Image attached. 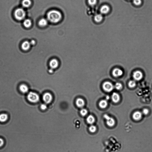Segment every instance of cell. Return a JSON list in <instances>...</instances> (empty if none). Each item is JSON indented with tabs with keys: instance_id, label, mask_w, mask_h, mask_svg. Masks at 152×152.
I'll list each match as a JSON object with an SVG mask.
<instances>
[{
	"instance_id": "obj_30",
	"label": "cell",
	"mask_w": 152,
	"mask_h": 152,
	"mask_svg": "<svg viewBox=\"0 0 152 152\" xmlns=\"http://www.w3.org/2000/svg\"><path fill=\"white\" fill-rule=\"evenodd\" d=\"M41 108L42 110H45L47 108V106L46 105L43 104L41 105Z\"/></svg>"
},
{
	"instance_id": "obj_4",
	"label": "cell",
	"mask_w": 152,
	"mask_h": 152,
	"mask_svg": "<svg viewBox=\"0 0 152 152\" xmlns=\"http://www.w3.org/2000/svg\"><path fill=\"white\" fill-rule=\"evenodd\" d=\"M103 90L106 92H111L114 89V86L113 84L109 81H106L102 85Z\"/></svg>"
},
{
	"instance_id": "obj_1",
	"label": "cell",
	"mask_w": 152,
	"mask_h": 152,
	"mask_svg": "<svg viewBox=\"0 0 152 152\" xmlns=\"http://www.w3.org/2000/svg\"><path fill=\"white\" fill-rule=\"evenodd\" d=\"M62 14L56 10H50L47 14V18L49 21L54 23L58 22L62 18Z\"/></svg>"
},
{
	"instance_id": "obj_29",
	"label": "cell",
	"mask_w": 152,
	"mask_h": 152,
	"mask_svg": "<svg viewBox=\"0 0 152 152\" xmlns=\"http://www.w3.org/2000/svg\"><path fill=\"white\" fill-rule=\"evenodd\" d=\"M149 111L147 108H145L143 109L142 111V114L144 115H147L149 114Z\"/></svg>"
},
{
	"instance_id": "obj_31",
	"label": "cell",
	"mask_w": 152,
	"mask_h": 152,
	"mask_svg": "<svg viewBox=\"0 0 152 152\" xmlns=\"http://www.w3.org/2000/svg\"><path fill=\"white\" fill-rule=\"evenodd\" d=\"M4 143V142L3 140L2 139L0 138V147L3 146Z\"/></svg>"
},
{
	"instance_id": "obj_24",
	"label": "cell",
	"mask_w": 152,
	"mask_h": 152,
	"mask_svg": "<svg viewBox=\"0 0 152 152\" xmlns=\"http://www.w3.org/2000/svg\"><path fill=\"white\" fill-rule=\"evenodd\" d=\"M89 131L91 133H94L96 132V126L94 125H91L90 126L89 128Z\"/></svg>"
},
{
	"instance_id": "obj_11",
	"label": "cell",
	"mask_w": 152,
	"mask_h": 152,
	"mask_svg": "<svg viewBox=\"0 0 152 152\" xmlns=\"http://www.w3.org/2000/svg\"><path fill=\"white\" fill-rule=\"evenodd\" d=\"M111 99L112 101L115 103H117L120 100V96L119 94L116 92H114L112 95Z\"/></svg>"
},
{
	"instance_id": "obj_22",
	"label": "cell",
	"mask_w": 152,
	"mask_h": 152,
	"mask_svg": "<svg viewBox=\"0 0 152 152\" xmlns=\"http://www.w3.org/2000/svg\"><path fill=\"white\" fill-rule=\"evenodd\" d=\"M103 19V16L101 14H96L94 17V20L96 22H100Z\"/></svg>"
},
{
	"instance_id": "obj_28",
	"label": "cell",
	"mask_w": 152,
	"mask_h": 152,
	"mask_svg": "<svg viewBox=\"0 0 152 152\" xmlns=\"http://www.w3.org/2000/svg\"><path fill=\"white\" fill-rule=\"evenodd\" d=\"M134 4L136 6H139L141 5L142 3L141 0H133Z\"/></svg>"
},
{
	"instance_id": "obj_5",
	"label": "cell",
	"mask_w": 152,
	"mask_h": 152,
	"mask_svg": "<svg viewBox=\"0 0 152 152\" xmlns=\"http://www.w3.org/2000/svg\"><path fill=\"white\" fill-rule=\"evenodd\" d=\"M103 117L106 120V123L108 126L112 127L115 125V121L114 118L109 117L107 114H104L103 116Z\"/></svg>"
},
{
	"instance_id": "obj_26",
	"label": "cell",
	"mask_w": 152,
	"mask_h": 152,
	"mask_svg": "<svg viewBox=\"0 0 152 152\" xmlns=\"http://www.w3.org/2000/svg\"><path fill=\"white\" fill-rule=\"evenodd\" d=\"M87 110L84 108H83L80 111V114L83 116H85L87 114Z\"/></svg>"
},
{
	"instance_id": "obj_7",
	"label": "cell",
	"mask_w": 152,
	"mask_h": 152,
	"mask_svg": "<svg viewBox=\"0 0 152 152\" xmlns=\"http://www.w3.org/2000/svg\"><path fill=\"white\" fill-rule=\"evenodd\" d=\"M143 76V73L141 71H137L133 73V77L135 80L139 81L141 80Z\"/></svg>"
},
{
	"instance_id": "obj_2",
	"label": "cell",
	"mask_w": 152,
	"mask_h": 152,
	"mask_svg": "<svg viewBox=\"0 0 152 152\" xmlns=\"http://www.w3.org/2000/svg\"><path fill=\"white\" fill-rule=\"evenodd\" d=\"M26 15V12L23 8H18L15 10L14 12V17L17 20H23L25 18Z\"/></svg>"
},
{
	"instance_id": "obj_10",
	"label": "cell",
	"mask_w": 152,
	"mask_h": 152,
	"mask_svg": "<svg viewBox=\"0 0 152 152\" xmlns=\"http://www.w3.org/2000/svg\"><path fill=\"white\" fill-rule=\"evenodd\" d=\"M31 46L30 42L27 41H25L22 44L21 47L23 50L25 51H27L30 49Z\"/></svg>"
},
{
	"instance_id": "obj_18",
	"label": "cell",
	"mask_w": 152,
	"mask_h": 152,
	"mask_svg": "<svg viewBox=\"0 0 152 152\" xmlns=\"http://www.w3.org/2000/svg\"><path fill=\"white\" fill-rule=\"evenodd\" d=\"M32 4L30 0H23L22 2V5L24 8H27L30 7Z\"/></svg>"
},
{
	"instance_id": "obj_32",
	"label": "cell",
	"mask_w": 152,
	"mask_h": 152,
	"mask_svg": "<svg viewBox=\"0 0 152 152\" xmlns=\"http://www.w3.org/2000/svg\"><path fill=\"white\" fill-rule=\"evenodd\" d=\"M30 43L31 45H34L35 44V41L34 40H32L31 41Z\"/></svg>"
},
{
	"instance_id": "obj_14",
	"label": "cell",
	"mask_w": 152,
	"mask_h": 152,
	"mask_svg": "<svg viewBox=\"0 0 152 152\" xmlns=\"http://www.w3.org/2000/svg\"><path fill=\"white\" fill-rule=\"evenodd\" d=\"M49 65L51 69H55L58 66V62L56 59H54L50 61Z\"/></svg>"
},
{
	"instance_id": "obj_8",
	"label": "cell",
	"mask_w": 152,
	"mask_h": 152,
	"mask_svg": "<svg viewBox=\"0 0 152 152\" xmlns=\"http://www.w3.org/2000/svg\"><path fill=\"white\" fill-rule=\"evenodd\" d=\"M142 113L141 112L137 111H135L132 114V118L136 121L140 120L142 118Z\"/></svg>"
},
{
	"instance_id": "obj_16",
	"label": "cell",
	"mask_w": 152,
	"mask_h": 152,
	"mask_svg": "<svg viewBox=\"0 0 152 152\" xmlns=\"http://www.w3.org/2000/svg\"><path fill=\"white\" fill-rule=\"evenodd\" d=\"M99 105L101 108L104 109L108 106V102L106 100H102L99 102Z\"/></svg>"
},
{
	"instance_id": "obj_15",
	"label": "cell",
	"mask_w": 152,
	"mask_h": 152,
	"mask_svg": "<svg viewBox=\"0 0 152 152\" xmlns=\"http://www.w3.org/2000/svg\"><path fill=\"white\" fill-rule=\"evenodd\" d=\"M76 104L77 107L79 108H82L85 105V102L82 99L78 98L76 101Z\"/></svg>"
},
{
	"instance_id": "obj_34",
	"label": "cell",
	"mask_w": 152,
	"mask_h": 152,
	"mask_svg": "<svg viewBox=\"0 0 152 152\" xmlns=\"http://www.w3.org/2000/svg\"><path fill=\"white\" fill-rule=\"evenodd\" d=\"M53 70L52 69H50L49 70V72L51 73H53Z\"/></svg>"
},
{
	"instance_id": "obj_21",
	"label": "cell",
	"mask_w": 152,
	"mask_h": 152,
	"mask_svg": "<svg viewBox=\"0 0 152 152\" xmlns=\"http://www.w3.org/2000/svg\"><path fill=\"white\" fill-rule=\"evenodd\" d=\"M8 119V116L7 114H0V122H6Z\"/></svg>"
},
{
	"instance_id": "obj_3",
	"label": "cell",
	"mask_w": 152,
	"mask_h": 152,
	"mask_svg": "<svg viewBox=\"0 0 152 152\" xmlns=\"http://www.w3.org/2000/svg\"><path fill=\"white\" fill-rule=\"evenodd\" d=\"M27 98L30 102L35 103L38 102L40 99L39 96L34 92H30L28 94Z\"/></svg>"
},
{
	"instance_id": "obj_27",
	"label": "cell",
	"mask_w": 152,
	"mask_h": 152,
	"mask_svg": "<svg viewBox=\"0 0 152 152\" xmlns=\"http://www.w3.org/2000/svg\"><path fill=\"white\" fill-rule=\"evenodd\" d=\"M97 0H88L89 4L91 6H94L96 4Z\"/></svg>"
},
{
	"instance_id": "obj_33",
	"label": "cell",
	"mask_w": 152,
	"mask_h": 152,
	"mask_svg": "<svg viewBox=\"0 0 152 152\" xmlns=\"http://www.w3.org/2000/svg\"><path fill=\"white\" fill-rule=\"evenodd\" d=\"M106 99L107 101V100H109L110 99V96H108V95H107V96H106Z\"/></svg>"
},
{
	"instance_id": "obj_13",
	"label": "cell",
	"mask_w": 152,
	"mask_h": 152,
	"mask_svg": "<svg viewBox=\"0 0 152 152\" xmlns=\"http://www.w3.org/2000/svg\"><path fill=\"white\" fill-rule=\"evenodd\" d=\"M19 90L23 93H26L28 92L29 88L26 84H22L19 86Z\"/></svg>"
},
{
	"instance_id": "obj_25",
	"label": "cell",
	"mask_w": 152,
	"mask_h": 152,
	"mask_svg": "<svg viewBox=\"0 0 152 152\" xmlns=\"http://www.w3.org/2000/svg\"><path fill=\"white\" fill-rule=\"evenodd\" d=\"M115 88L117 90H120L122 89V85L121 83H117L115 84Z\"/></svg>"
},
{
	"instance_id": "obj_12",
	"label": "cell",
	"mask_w": 152,
	"mask_h": 152,
	"mask_svg": "<svg viewBox=\"0 0 152 152\" xmlns=\"http://www.w3.org/2000/svg\"><path fill=\"white\" fill-rule=\"evenodd\" d=\"M110 10V8L109 6L107 5H104L101 7L100 11L101 14H106L109 12Z\"/></svg>"
},
{
	"instance_id": "obj_6",
	"label": "cell",
	"mask_w": 152,
	"mask_h": 152,
	"mask_svg": "<svg viewBox=\"0 0 152 152\" xmlns=\"http://www.w3.org/2000/svg\"><path fill=\"white\" fill-rule=\"evenodd\" d=\"M53 97L51 94L49 93H46L43 95V100L46 103L49 104L52 101Z\"/></svg>"
},
{
	"instance_id": "obj_17",
	"label": "cell",
	"mask_w": 152,
	"mask_h": 152,
	"mask_svg": "<svg viewBox=\"0 0 152 152\" xmlns=\"http://www.w3.org/2000/svg\"><path fill=\"white\" fill-rule=\"evenodd\" d=\"M38 24V25L41 27H45L47 25L48 21L46 19L42 18L39 20Z\"/></svg>"
},
{
	"instance_id": "obj_20",
	"label": "cell",
	"mask_w": 152,
	"mask_h": 152,
	"mask_svg": "<svg viewBox=\"0 0 152 152\" xmlns=\"http://www.w3.org/2000/svg\"><path fill=\"white\" fill-rule=\"evenodd\" d=\"M32 25V22L31 20L30 19H25L23 22L24 26L26 28H29L31 27Z\"/></svg>"
},
{
	"instance_id": "obj_23",
	"label": "cell",
	"mask_w": 152,
	"mask_h": 152,
	"mask_svg": "<svg viewBox=\"0 0 152 152\" xmlns=\"http://www.w3.org/2000/svg\"><path fill=\"white\" fill-rule=\"evenodd\" d=\"M136 85V81L134 80L130 81L128 83L129 87L131 88H133L135 87Z\"/></svg>"
},
{
	"instance_id": "obj_9",
	"label": "cell",
	"mask_w": 152,
	"mask_h": 152,
	"mask_svg": "<svg viewBox=\"0 0 152 152\" xmlns=\"http://www.w3.org/2000/svg\"><path fill=\"white\" fill-rule=\"evenodd\" d=\"M123 72L121 69L118 68H116L113 70L112 72L113 75L114 77H118L122 76Z\"/></svg>"
},
{
	"instance_id": "obj_19",
	"label": "cell",
	"mask_w": 152,
	"mask_h": 152,
	"mask_svg": "<svg viewBox=\"0 0 152 152\" xmlns=\"http://www.w3.org/2000/svg\"><path fill=\"white\" fill-rule=\"evenodd\" d=\"M86 121L90 125H92L95 122V119L93 116L90 115L87 118Z\"/></svg>"
}]
</instances>
